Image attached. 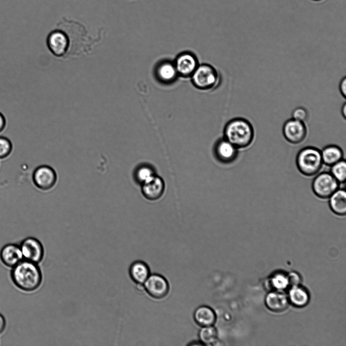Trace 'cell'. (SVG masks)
Returning <instances> with one entry per match:
<instances>
[{"label": "cell", "mask_w": 346, "mask_h": 346, "mask_svg": "<svg viewBox=\"0 0 346 346\" xmlns=\"http://www.w3.org/2000/svg\"><path fill=\"white\" fill-rule=\"evenodd\" d=\"M10 277L19 290L31 292L41 286L43 276L38 264L23 259L11 268Z\"/></svg>", "instance_id": "6da1fadb"}, {"label": "cell", "mask_w": 346, "mask_h": 346, "mask_svg": "<svg viewBox=\"0 0 346 346\" xmlns=\"http://www.w3.org/2000/svg\"><path fill=\"white\" fill-rule=\"evenodd\" d=\"M66 34L67 50L64 58L80 57L90 54L93 46L100 40V35L93 39L87 35L85 30L78 25L59 28Z\"/></svg>", "instance_id": "7a4b0ae2"}, {"label": "cell", "mask_w": 346, "mask_h": 346, "mask_svg": "<svg viewBox=\"0 0 346 346\" xmlns=\"http://www.w3.org/2000/svg\"><path fill=\"white\" fill-rule=\"evenodd\" d=\"M224 138L236 148L243 149L249 146L254 138L252 124L243 118H236L229 121L224 129Z\"/></svg>", "instance_id": "3957f363"}, {"label": "cell", "mask_w": 346, "mask_h": 346, "mask_svg": "<svg viewBox=\"0 0 346 346\" xmlns=\"http://www.w3.org/2000/svg\"><path fill=\"white\" fill-rule=\"evenodd\" d=\"M296 164L299 171L304 176L317 174L323 164L321 150L313 146L302 148L296 156Z\"/></svg>", "instance_id": "277c9868"}, {"label": "cell", "mask_w": 346, "mask_h": 346, "mask_svg": "<svg viewBox=\"0 0 346 346\" xmlns=\"http://www.w3.org/2000/svg\"><path fill=\"white\" fill-rule=\"evenodd\" d=\"M190 78L195 87L203 90L213 88L219 81L216 70L208 64H199Z\"/></svg>", "instance_id": "5b68a950"}, {"label": "cell", "mask_w": 346, "mask_h": 346, "mask_svg": "<svg viewBox=\"0 0 346 346\" xmlns=\"http://www.w3.org/2000/svg\"><path fill=\"white\" fill-rule=\"evenodd\" d=\"M339 182L330 172H323L314 178L312 188L317 197L326 199H328L339 188Z\"/></svg>", "instance_id": "8992f818"}, {"label": "cell", "mask_w": 346, "mask_h": 346, "mask_svg": "<svg viewBox=\"0 0 346 346\" xmlns=\"http://www.w3.org/2000/svg\"><path fill=\"white\" fill-rule=\"evenodd\" d=\"M32 181L39 189L47 191L52 189L57 181L55 170L48 165H41L35 169L32 173Z\"/></svg>", "instance_id": "52a82bcc"}, {"label": "cell", "mask_w": 346, "mask_h": 346, "mask_svg": "<svg viewBox=\"0 0 346 346\" xmlns=\"http://www.w3.org/2000/svg\"><path fill=\"white\" fill-rule=\"evenodd\" d=\"M282 132L288 142L291 144H298L304 140L307 130L304 122L291 118L284 123Z\"/></svg>", "instance_id": "ba28073f"}, {"label": "cell", "mask_w": 346, "mask_h": 346, "mask_svg": "<svg viewBox=\"0 0 346 346\" xmlns=\"http://www.w3.org/2000/svg\"><path fill=\"white\" fill-rule=\"evenodd\" d=\"M23 259L38 264L44 256V249L42 243L36 238L29 237L19 244Z\"/></svg>", "instance_id": "9c48e42d"}, {"label": "cell", "mask_w": 346, "mask_h": 346, "mask_svg": "<svg viewBox=\"0 0 346 346\" xmlns=\"http://www.w3.org/2000/svg\"><path fill=\"white\" fill-rule=\"evenodd\" d=\"M143 285L147 293L156 299L165 297L169 290V286L167 280L159 274L150 275Z\"/></svg>", "instance_id": "30bf717a"}, {"label": "cell", "mask_w": 346, "mask_h": 346, "mask_svg": "<svg viewBox=\"0 0 346 346\" xmlns=\"http://www.w3.org/2000/svg\"><path fill=\"white\" fill-rule=\"evenodd\" d=\"M173 62L178 76L183 78H190L199 65L195 55L189 52L179 54Z\"/></svg>", "instance_id": "8fae6325"}, {"label": "cell", "mask_w": 346, "mask_h": 346, "mask_svg": "<svg viewBox=\"0 0 346 346\" xmlns=\"http://www.w3.org/2000/svg\"><path fill=\"white\" fill-rule=\"evenodd\" d=\"M47 46L56 57L64 58L67 50V41L65 32L60 29L51 32L47 40Z\"/></svg>", "instance_id": "7c38bea8"}, {"label": "cell", "mask_w": 346, "mask_h": 346, "mask_svg": "<svg viewBox=\"0 0 346 346\" xmlns=\"http://www.w3.org/2000/svg\"><path fill=\"white\" fill-rule=\"evenodd\" d=\"M141 185L143 196L151 201L160 199L165 190V185L163 180L156 174Z\"/></svg>", "instance_id": "4fadbf2b"}, {"label": "cell", "mask_w": 346, "mask_h": 346, "mask_svg": "<svg viewBox=\"0 0 346 346\" xmlns=\"http://www.w3.org/2000/svg\"><path fill=\"white\" fill-rule=\"evenodd\" d=\"M23 259L19 244L9 243L0 251V260L6 266L12 268Z\"/></svg>", "instance_id": "5bb4252c"}, {"label": "cell", "mask_w": 346, "mask_h": 346, "mask_svg": "<svg viewBox=\"0 0 346 346\" xmlns=\"http://www.w3.org/2000/svg\"><path fill=\"white\" fill-rule=\"evenodd\" d=\"M156 74L159 80L165 84L174 82L179 76L173 62L164 61L156 67Z\"/></svg>", "instance_id": "9a60e30c"}, {"label": "cell", "mask_w": 346, "mask_h": 346, "mask_svg": "<svg viewBox=\"0 0 346 346\" xmlns=\"http://www.w3.org/2000/svg\"><path fill=\"white\" fill-rule=\"evenodd\" d=\"M216 153L218 159L224 163H231L238 157V149L225 138L218 142Z\"/></svg>", "instance_id": "2e32d148"}, {"label": "cell", "mask_w": 346, "mask_h": 346, "mask_svg": "<svg viewBox=\"0 0 346 346\" xmlns=\"http://www.w3.org/2000/svg\"><path fill=\"white\" fill-rule=\"evenodd\" d=\"M330 209L335 214L343 216L346 214V192L338 188L329 198Z\"/></svg>", "instance_id": "e0dca14e"}, {"label": "cell", "mask_w": 346, "mask_h": 346, "mask_svg": "<svg viewBox=\"0 0 346 346\" xmlns=\"http://www.w3.org/2000/svg\"><path fill=\"white\" fill-rule=\"evenodd\" d=\"M195 322L201 327L213 326L216 320L214 311L209 306L201 305L194 313Z\"/></svg>", "instance_id": "ac0fdd59"}, {"label": "cell", "mask_w": 346, "mask_h": 346, "mask_svg": "<svg viewBox=\"0 0 346 346\" xmlns=\"http://www.w3.org/2000/svg\"><path fill=\"white\" fill-rule=\"evenodd\" d=\"M129 273L131 279L137 284H143L150 275V270L146 263L136 261L130 266Z\"/></svg>", "instance_id": "d6986e66"}, {"label": "cell", "mask_w": 346, "mask_h": 346, "mask_svg": "<svg viewBox=\"0 0 346 346\" xmlns=\"http://www.w3.org/2000/svg\"><path fill=\"white\" fill-rule=\"evenodd\" d=\"M321 152L323 164L328 166H331L343 159V151L336 145L326 146L321 150Z\"/></svg>", "instance_id": "ffe728a7"}, {"label": "cell", "mask_w": 346, "mask_h": 346, "mask_svg": "<svg viewBox=\"0 0 346 346\" xmlns=\"http://www.w3.org/2000/svg\"><path fill=\"white\" fill-rule=\"evenodd\" d=\"M265 303L271 310L278 312L284 311L288 305L286 296L278 292L268 294L266 297Z\"/></svg>", "instance_id": "44dd1931"}, {"label": "cell", "mask_w": 346, "mask_h": 346, "mask_svg": "<svg viewBox=\"0 0 346 346\" xmlns=\"http://www.w3.org/2000/svg\"><path fill=\"white\" fill-rule=\"evenodd\" d=\"M200 341L203 345H212L217 339V331L213 326L202 327L199 332Z\"/></svg>", "instance_id": "7402d4cb"}, {"label": "cell", "mask_w": 346, "mask_h": 346, "mask_svg": "<svg viewBox=\"0 0 346 346\" xmlns=\"http://www.w3.org/2000/svg\"><path fill=\"white\" fill-rule=\"evenodd\" d=\"M289 297L292 303L297 306H304L309 300V296L305 291L295 286L290 291Z\"/></svg>", "instance_id": "603a6c76"}, {"label": "cell", "mask_w": 346, "mask_h": 346, "mask_svg": "<svg viewBox=\"0 0 346 346\" xmlns=\"http://www.w3.org/2000/svg\"><path fill=\"white\" fill-rule=\"evenodd\" d=\"M330 173L340 183H344L346 179V162L343 159L330 166Z\"/></svg>", "instance_id": "cb8c5ba5"}, {"label": "cell", "mask_w": 346, "mask_h": 346, "mask_svg": "<svg viewBox=\"0 0 346 346\" xmlns=\"http://www.w3.org/2000/svg\"><path fill=\"white\" fill-rule=\"evenodd\" d=\"M155 175L153 170L150 167L144 165L137 169L135 173L136 180L142 184Z\"/></svg>", "instance_id": "d4e9b609"}, {"label": "cell", "mask_w": 346, "mask_h": 346, "mask_svg": "<svg viewBox=\"0 0 346 346\" xmlns=\"http://www.w3.org/2000/svg\"><path fill=\"white\" fill-rule=\"evenodd\" d=\"M13 145L11 141L5 137H0V159H5L12 152Z\"/></svg>", "instance_id": "484cf974"}, {"label": "cell", "mask_w": 346, "mask_h": 346, "mask_svg": "<svg viewBox=\"0 0 346 346\" xmlns=\"http://www.w3.org/2000/svg\"><path fill=\"white\" fill-rule=\"evenodd\" d=\"M309 118V112L307 109L302 106L295 108L292 112V118L297 121L305 122Z\"/></svg>", "instance_id": "4316f807"}, {"label": "cell", "mask_w": 346, "mask_h": 346, "mask_svg": "<svg viewBox=\"0 0 346 346\" xmlns=\"http://www.w3.org/2000/svg\"><path fill=\"white\" fill-rule=\"evenodd\" d=\"M272 286L278 289H282L288 284V279L282 275H277L271 281Z\"/></svg>", "instance_id": "83f0119b"}, {"label": "cell", "mask_w": 346, "mask_h": 346, "mask_svg": "<svg viewBox=\"0 0 346 346\" xmlns=\"http://www.w3.org/2000/svg\"><path fill=\"white\" fill-rule=\"evenodd\" d=\"M287 279L288 284H290L294 287L296 286L300 282L299 277L295 273H290Z\"/></svg>", "instance_id": "f1b7e54d"}, {"label": "cell", "mask_w": 346, "mask_h": 346, "mask_svg": "<svg viewBox=\"0 0 346 346\" xmlns=\"http://www.w3.org/2000/svg\"><path fill=\"white\" fill-rule=\"evenodd\" d=\"M339 91L341 95L345 98L346 97V78L343 77L340 81L339 85Z\"/></svg>", "instance_id": "f546056e"}, {"label": "cell", "mask_w": 346, "mask_h": 346, "mask_svg": "<svg viewBox=\"0 0 346 346\" xmlns=\"http://www.w3.org/2000/svg\"><path fill=\"white\" fill-rule=\"evenodd\" d=\"M6 327V320L4 316L0 313V334L3 333Z\"/></svg>", "instance_id": "4dcf8cb0"}, {"label": "cell", "mask_w": 346, "mask_h": 346, "mask_svg": "<svg viewBox=\"0 0 346 346\" xmlns=\"http://www.w3.org/2000/svg\"><path fill=\"white\" fill-rule=\"evenodd\" d=\"M5 120L1 114H0V132L2 131L5 127Z\"/></svg>", "instance_id": "1f68e13d"}, {"label": "cell", "mask_w": 346, "mask_h": 346, "mask_svg": "<svg viewBox=\"0 0 346 346\" xmlns=\"http://www.w3.org/2000/svg\"><path fill=\"white\" fill-rule=\"evenodd\" d=\"M341 112L342 117L345 119L346 118V103H344L341 109Z\"/></svg>", "instance_id": "d6a6232c"}, {"label": "cell", "mask_w": 346, "mask_h": 346, "mask_svg": "<svg viewBox=\"0 0 346 346\" xmlns=\"http://www.w3.org/2000/svg\"><path fill=\"white\" fill-rule=\"evenodd\" d=\"M314 1H321V0H314Z\"/></svg>", "instance_id": "836d02e7"}]
</instances>
